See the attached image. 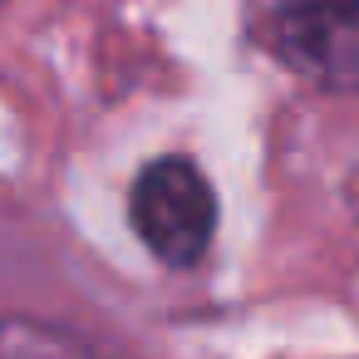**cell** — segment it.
<instances>
[{
	"mask_svg": "<svg viewBox=\"0 0 359 359\" xmlns=\"http://www.w3.org/2000/svg\"><path fill=\"white\" fill-rule=\"evenodd\" d=\"M128 217L138 241L163 266H197L217 231V192L187 158H158L138 172L128 192Z\"/></svg>",
	"mask_w": 359,
	"mask_h": 359,
	"instance_id": "6da1fadb",
	"label": "cell"
},
{
	"mask_svg": "<svg viewBox=\"0 0 359 359\" xmlns=\"http://www.w3.org/2000/svg\"><path fill=\"white\" fill-rule=\"evenodd\" d=\"M266 45L300 79L359 94V0H280L266 20Z\"/></svg>",
	"mask_w": 359,
	"mask_h": 359,
	"instance_id": "7a4b0ae2",
	"label": "cell"
},
{
	"mask_svg": "<svg viewBox=\"0 0 359 359\" xmlns=\"http://www.w3.org/2000/svg\"><path fill=\"white\" fill-rule=\"evenodd\" d=\"M0 359H104V354L60 325L11 315L0 320Z\"/></svg>",
	"mask_w": 359,
	"mask_h": 359,
	"instance_id": "3957f363",
	"label": "cell"
},
{
	"mask_svg": "<svg viewBox=\"0 0 359 359\" xmlns=\"http://www.w3.org/2000/svg\"><path fill=\"white\" fill-rule=\"evenodd\" d=\"M349 207H354V217H359V168L349 172Z\"/></svg>",
	"mask_w": 359,
	"mask_h": 359,
	"instance_id": "277c9868",
	"label": "cell"
}]
</instances>
